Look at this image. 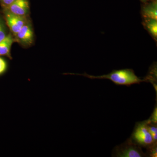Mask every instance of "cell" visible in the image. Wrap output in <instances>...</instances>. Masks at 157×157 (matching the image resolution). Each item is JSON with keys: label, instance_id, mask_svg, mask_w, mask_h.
<instances>
[{"label": "cell", "instance_id": "6da1fadb", "mask_svg": "<svg viewBox=\"0 0 157 157\" xmlns=\"http://www.w3.org/2000/svg\"><path fill=\"white\" fill-rule=\"evenodd\" d=\"M76 74L87 77L90 79H107L111 80L117 85L130 86L133 84H140L144 82H147L146 77L141 79L135 74L134 70L131 69H125L120 70H113L111 73L101 76H93L85 73L83 74Z\"/></svg>", "mask_w": 157, "mask_h": 157}, {"label": "cell", "instance_id": "7a4b0ae2", "mask_svg": "<svg viewBox=\"0 0 157 157\" xmlns=\"http://www.w3.org/2000/svg\"><path fill=\"white\" fill-rule=\"evenodd\" d=\"M130 138L133 143L141 148L148 149L157 144L149 131L147 120L136 123Z\"/></svg>", "mask_w": 157, "mask_h": 157}, {"label": "cell", "instance_id": "3957f363", "mask_svg": "<svg viewBox=\"0 0 157 157\" xmlns=\"http://www.w3.org/2000/svg\"><path fill=\"white\" fill-rule=\"evenodd\" d=\"M112 156L113 157H144L146 154L141 147L132 142L130 138L120 145L113 148Z\"/></svg>", "mask_w": 157, "mask_h": 157}, {"label": "cell", "instance_id": "277c9868", "mask_svg": "<svg viewBox=\"0 0 157 157\" xmlns=\"http://www.w3.org/2000/svg\"><path fill=\"white\" fill-rule=\"evenodd\" d=\"M3 13L7 25L13 36H15L29 20L28 16L16 15L6 9H3Z\"/></svg>", "mask_w": 157, "mask_h": 157}, {"label": "cell", "instance_id": "5b68a950", "mask_svg": "<svg viewBox=\"0 0 157 157\" xmlns=\"http://www.w3.org/2000/svg\"><path fill=\"white\" fill-rule=\"evenodd\" d=\"M14 37L15 42L25 47H29L33 45L34 35L31 21L29 20Z\"/></svg>", "mask_w": 157, "mask_h": 157}, {"label": "cell", "instance_id": "8992f818", "mask_svg": "<svg viewBox=\"0 0 157 157\" xmlns=\"http://www.w3.org/2000/svg\"><path fill=\"white\" fill-rule=\"evenodd\" d=\"M3 9H7L16 15L28 16L30 11L29 3L28 0H14L10 6Z\"/></svg>", "mask_w": 157, "mask_h": 157}, {"label": "cell", "instance_id": "52a82bcc", "mask_svg": "<svg viewBox=\"0 0 157 157\" xmlns=\"http://www.w3.org/2000/svg\"><path fill=\"white\" fill-rule=\"evenodd\" d=\"M15 42L14 36L11 33L8 34L7 36L0 42V56H6L12 59L11 49L12 44Z\"/></svg>", "mask_w": 157, "mask_h": 157}, {"label": "cell", "instance_id": "ba28073f", "mask_svg": "<svg viewBox=\"0 0 157 157\" xmlns=\"http://www.w3.org/2000/svg\"><path fill=\"white\" fill-rule=\"evenodd\" d=\"M142 25L152 39L157 42V20L153 18L143 17Z\"/></svg>", "mask_w": 157, "mask_h": 157}, {"label": "cell", "instance_id": "9c48e42d", "mask_svg": "<svg viewBox=\"0 0 157 157\" xmlns=\"http://www.w3.org/2000/svg\"><path fill=\"white\" fill-rule=\"evenodd\" d=\"M142 17L157 20V2L156 0L146 4L142 7L141 11Z\"/></svg>", "mask_w": 157, "mask_h": 157}, {"label": "cell", "instance_id": "30bf717a", "mask_svg": "<svg viewBox=\"0 0 157 157\" xmlns=\"http://www.w3.org/2000/svg\"><path fill=\"white\" fill-rule=\"evenodd\" d=\"M147 124L150 133L151 134L155 142L157 143V124L149 123L147 120Z\"/></svg>", "mask_w": 157, "mask_h": 157}, {"label": "cell", "instance_id": "8fae6325", "mask_svg": "<svg viewBox=\"0 0 157 157\" xmlns=\"http://www.w3.org/2000/svg\"><path fill=\"white\" fill-rule=\"evenodd\" d=\"M7 29L4 20L0 16V42L7 36Z\"/></svg>", "mask_w": 157, "mask_h": 157}, {"label": "cell", "instance_id": "7c38bea8", "mask_svg": "<svg viewBox=\"0 0 157 157\" xmlns=\"http://www.w3.org/2000/svg\"><path fill=\"white\" fill-rule=\"evenodd\" d=\"M147 157H157V144L147 149L146 153Z\"/></svg>", "mask_w": 157, "mask_h": 157}, {"label": "cell", "instance_id": "4fadbf2b", "mask_svg": "<svg viewBox=\"0 0 157 157\" xmlns=\"http://www.w3.org/2000/svg\"><path fill=\"white\" fill-rule=\"evenodd\" d=\"M157 104H156V106L155 107L152 113L151 114V116L147 120L149 123H151L157 124Z\"/></svg>", "mask_w": 157, "mask_h": 157}, {"label": "cell", "instance_id": "5bb4252c", "mask_svg": "<svg viewBox=\"0 0 157 157\" xmlns=\"http://www.w3.org/2000/svg\"><path fill=\"white\" fill-rule=\"evenodd\" d=\"M7 68V64L4 59L0 57V75L6 72Z\"/></svg>", "mask_w": 157, "mask_h": 157}, {"label": "cell", "instance_id": "9a60e30c", "mask_svg": "<svg viewBox=\"0 0 157 157\" xmlns=\"http://www.w3.org/2000/svg\"><path fill=\"white\" fill-rule=\"evenodd\" d=\"M14 1V0H0V3L3 9H5L10 6Z\"/></svg>", "mask_w": 157, "mask_h": 157}, {"label": "cell", "instance_id": "2e32d148", "mask_svg": "<svg viewBox=\"0 0 157 157\" xmlns=\"http://www.w3.org/2000/svg\"><path fill=\"white\" fill-rule=\"evenodd\" d=\"M141 2H143L144 3H146L148 0H140Z\"/></svg>", "mask_w": 157, "mask_h": 157}]
</instances>
